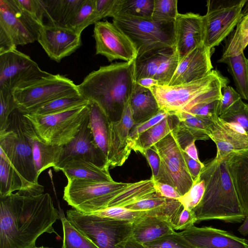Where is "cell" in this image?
Instances as JSON below:
<instances>
[{
  "label": "cell",
  "instance_id": "46",
  "mask_svg": "<svg viewBox=\"0 0 248 248\" xmlns=\"http://www.w3.org/2000/svg\"><path fill=\"white\" fill-rule=\"evenodd\" d=\"M205 182L199 178L190 189L178 199L184 208L189 210L194 209L201 201L205 191Z\"/></svg>",
  "mask_w": 248,
  "mask_h": 248
},
{
  "label": "cell",
  "instance_id": "30",
  "mask_svg": "<svg viewBox=\"0 0 248 248\" xmlns=\"http://www.w3.org/2000/svg\"><path fill=\"white\" fill-rule=\"evenodd\" d=\"M178 122V119L174 114H170L139 135L130 143V149L131 151L143 154L146 150L151 148L168 135L175 127Z\"/></svg>",
  "mask_w": 248,
  "mask_h": 248
},
{
  "label": "cell",
  "instance_id": "3",
  "mask_svg": "<svg viewBox=\"0 0 248 248\" xmlns=\"http://www.w3.org/2000/svg\"><path fill=\"white\" fill-rule=\"evenodd\" d=\"M200 178L205 182V191L199 204L192 211L196 223L217 219L240 223L246 217L228 170L226 158L208 162Z\"/></svg>",
  "mask_w": 248,
  "mask_h": 248
},
{
  "label": "cell",
  "instance_id": "53",
  "mask_svg": "<svg viewBox=\"0 0 248 248\" xmlns=\"http://www.w3.org/2000/svg\"><path fill=\"white\" fill-rule=\"evenodd\" d=\"M154 186L156 192L165 198L178 200L181 196L178 191L170 185L155 181Z\"/></svg>",
  "mask_w": 248,
  "mask_h": 248
},
{
  "label": "cell",
  "instance_id": "24",
  "mask_svg": "<svg viewBox=\"0 0 248 248\" xmlns=\"http://www.w3.org/2000/svg\"><path fill=\"white\" fill-rule=\"evenodd\" d=\"M227 166L244 209L248 217V149L232 152L226 157Z\"/></svg>",
  "mask_w": 248,
  "mask_h": 248
},
{
  "label": "cell",
  "instance_id": "50",
  "mask_svg": "<svg viewBox=\"0 0 248 248\" xmlns=\"http://www.w3.org/2000/svg\"><path fill=\"white\" fill-rule=\"evenodd\" d=\"M120 0H94L95 8L100 18L114 17L117 15Z\"/></svg>",
  "mask_w": 248,
  "mask_h": 248
},
{
  "label": "cell",
  "instance_id": "55",
  "mask_svg": "<svg viewBox=\"0 0 248 248\" xmlns=\"http://www.w3.org/2000/svg\"><path fill=\"white\" fill-rule=\"evenodd\" d=\"M116 248H146L144 245L136 241L131 237L121 242Z\"/></svg>",
  "mask_w": 248,
  "mask_h": 248
},
{
  "label": "cell",
  "instance_id": "44",
  "mask_svg": "<svg viewBox=\"0 0 248 248\" xmlns=\"http://www.w3.org/2000/svg\"><path fill=\"white\" fill-rule=\"evenodd\" d=\"M12 92L5 88L0 89V132L6 130L11 114L18 109Z\"/></svg>",
  "mask_w": 248,
  "mask_h": 248
},
{
  "label": "cell",
  "instance_id": "59",
  "mask_svg": "<svg viewBox=\"0 0 248 248\" xmlns=\"http://www.w3.org/2000/svg\"><path fill=\"white\" fill-rule=\"evenodd\" d=\"M35 248H52L48 247L41 246L40 247H36Z\"/></svg>",
  "mask_w": 248,
  "mask_h": 248
},
{
  "label": "cell",
  "instance_id": "28",
  "mask_svg": "<svg viewBox=\"0 0 248 248\" xmlns=\"http://www.w3.org/2000/svg\"><path fill=\"white\" fill-rule=\"evenodd\" d=\"M129 104L134 124L151 118L160 110L151 90L136 82L129 100Z\"/></svg>",
  "mask_w": 248,
  "mask_h": 248
},
{
  "label": "cell",
  "instance_id": "17",
  "mask_svg": "<svg viewBox=\"0 0 248 248\" xmlns=\"http://www.w3.org/2000/svg\"><path fill=\"white\" fill-rule=\"evenodd\" d=\"M37 41L48 56L58 62L81 45V35L71 28L48 24L41 27Z\"/></svg>",
  "mask_w": 248,
  "mask_h": 248
},
{
  "label": "cell",
  "instance_id": "58",
  "mask_svg": "<svg viewBox=\"0 0 248 248\" xmlns=\"http://www.w3.org/2000/svg\"><path fill=\"white\" fill-rule=\"evenodd\" d=\"M238 231L240 234L244 236L248 234V217L245 218L243 223L239 227Z\"/></svg>",
  "mask_w": 248,
  "mask_h": 248
},
{
  "label": "cell",
  "instance_id": "43",
  "mask_svg": "<svg viewBox=\"0 0 248 248\" xmlns=\"http://www.w3.org/2000/svg\"><path fill=\"white\" fill-rule=\"evenodd\" d=\"M92 214L100 217L135 223L145 216L147 212L133 211L124 207L114 206L108 207Z\"/></svg>",
  "mask_w": 248,
  "mask_h": 248
},
{
  "label": "cell",
  "instance_id": "19",
  "mask_svg": "<svg viewBox=\"0 0 248 248\" xmlns=\"http://www.w3.org/2000/svg\"><path fill=\"white\" fill-rule=\"evenodd\" d=\"M175 47L180 60L203 44V16L191 12L178 15L175 21Z\"/></svg>",
  "mask_w": 248,
  "mask_h": 248
},
{
  "label": "cell",
  "instance_id": "51",
  "mask_svg": "<svg viewBox=\"0 0 248 248\" xmlns=\"http://www.w3.org/2000/svg\"><path fill=\"white\" fill-rule=\"evenodd\" d=\"M196 222L192 211L183 208L178 215L173 227L176 230H184L193 225Z\"/></svg>",
  "mask_w": 248,
  "mask_h": 248
},
{
  "label": "cell",
  "instance_id": "40",
  "mask_svg": "<svg viewBox=\"0 0 248 248\" xmlns=\"http://www.w3.org/2000/svg\"><path fill=\"white\" fill-rule=\"evenodd\" d=\"M227 123L234 125L248 135V104L240 99L219 116Z\"/></svg>",
  "mask_w": 248,
  "mask_h": 248
},
{
  "label": "cell",
  "instance_id": "16",
  "mask_svg": "<svg viewBox=\"0 0 248 248\" xmlns=\"http://www.w3.org/2000/svg\"><path fill=\"white\" fill-rule=\"evenodd\" d=\"M93 37L95 54L105 56L109 62L121 60L135 61L136 50L127 36L115 24L108 21H99L94 24Z\"/></svg>",
  "mask_w": 248,
  "mask_h": 248
},
{
  "label": "cell",
  "instance_id": "31",
  "mask_svg": "<svg viewBox=\"0 0 248 248\" xmlns=\"http://www.w3.org/2000/svg\"><path fill=\"white\" fill-rule=\"evenodd\" d=\"M173 114L178 119L175 128L179 133L191 140L209 139L207 134L213 120L181 110Z\"/></svg>",
  "mask_w": 248,
  "mask_h": 248
},
{
  "label": "cell",
  "instance_id": "5",
  "mask_svg": "<svg viewBox=\"0 0 248 248\" xmlns=\"http://www.w3.org/2000/svg\"><path fill=\"white\" fill-rule=\"evenodd\" d=\"M131 183L68 179L63 200L73 209L91 214L108 208L111 202Z\"/></svg>",
  "mask_w": 248,
  "mask_h": 248
},
{
  "label": "cell",
  "instance_id": "45",
  "mask_svg": "<svg viewBox=\"0 0 248 248\" xmlns=\"http://www.w3.org/2000/svg\"><path fill=\"white\" fill-rule=\"evenodd\" d=\"M167 200V198L162 197L159 193L155 192L124 207L137 211H152L163 205Z\"/></svg>",
  "mask_w": 248,
  "mask_h": 248
},
{
  "label": "cell",
  "instance_id": "6",
  "mask_svg": "<svg viewBox=\"0 0 248 248\" xmlns=\"http://www.w3.org/2000/svg\"><path fill=\"white\" fill-rule=\"evenodd\" d=\"M89 114V103L47 115H23L44 141L51 145L64 146L76 138Z\"/></svg>",
  "mask_w": 248,
  "mask_h": 248
},
{
  "label": "cell",
  "instance_id": "4",
  "mask_svg": "<svg viewBox=\"0 0 248 248\" xmlns=\"http://www.w3.org/2000/svg\"><path fill=\"white\" fill-rule=\"evenodd\" d=\"M31 122L18 109L10 115L5 130L0 132V151L5 155L19 176L22 193L37 195L43 193L39 184L32 155L30 134Z\"/></svg>",
  "mask_w": 248,
  "mask_h": 248
},
{
  "label": "cell",
  "instance_id": "41",
  "mask_svg": "<svg viewBox=\"0 0 248 248\" xmlns=\"http://www.w3.org/2000/svg\"><path fill=\"white\" fill-rule=\"evenodd\" d=\"M177 0H154L152 19L162 22H174L179 13Z\"/></svg>",
  "mask_w": 248,
  "mask_h": 248
},
{
  "label": "cell",
  "instance_id": "9",
  "mask_svg": "<svg viewBox=\"0 0 248 248\" xmlns=\"http://www.w3.org/2000/svg\"><path fill=\"white\" fill-rule=\"evenodd\" d=\"M229 79L218 70H213L207 76L190 82L170 86L156 85L150 89L159 108L170 114L180 111L202 94L228 85Z\"/></svg>",
  "mask_w": 248,
  "mask_h": 248
},
{
  "label": "cell",
  "instance_id": "33",
  "mask_svg": "<svg viewBox=\"0 0 248 248\" xmlns=\"http://www.w3.org/2000/svg\"><path fill=\"white\" fill-rule=\"evenodd\" d=\"M217 62L227 64L237 92L241 98L248 101V62L244 53L235 56L220 58Z\"/></svg>",
  "mask_w": 248,
  "mask_h": 248
},
{
  "label": "cell",
  "instance_id": "49",
  "mask_svg": "<svg viewBox=\"0 0 248 248\" xmlns=\"http://www.w3.org/2000/svg\"><path fill=\"white\" fill-rule=\"evenodd\" d=\"M240 99V95L232 87L226 85L222 89V97L220 100L217 115L219 116L227 111L233 104Z\"/></svg>",
  "mask_w": 248,
  "mask_h": 248
},
{
  "label": "cell",
  "instance_id": "8",
  "mask_svg": "<svg viewBox=\"0 0 248 248\" xmlns=\"http://www.w3.org/2000/svg\"><path fill=\"white\" fill-rule=\"evenodd\" d=\"M66 218L99 248H116L131 236L133 222L86 214L74 209L66 212Z\"/></svg>",
  "mask_w": 248,
  "mask_h": 248
},
{
  "label": "cell",
  "instance_id": "32",
  "mask_svg": "<svg viewBox=\"0 0 248 248\" xmlns=\"http://www.w3.org/2000/svg\"><path fill=\"white\" fill-rule=\"evenodd\" d=\"M89 125L95 141L108 162L110 121L94 102L89 101Z\"/></svg>",
  "mask_w": 248,
  "mask_h": 248
},
{
  "label": "cell",
  "instance_id": "2",
  "mask_svg": "<svg viewBox=\"0 0 248 248\" xmlns=\"http://www.w3.org/2000/svg\"><path fill=\"white\" fill-rule=\"evenodd\" d=\"M135 83L134 61L100 66L78 85L80 93L96 103L110 122L120 119Z\"/></svg>",
  "mask_w": 248,
  "mask_h": 248
},
{
  "label": "cell",
  "instance_id": "48",
  "mask_svg": "<svg viewBox=\"0 0 248 248\" xmlns=\"http://www.w3.org/2000/svg\"><path fill=\"white\" fill-rule=\"evenodd\" d=\"M170 114L169 113L160 109L156 114L151 118L141 123L134 124L130 131L128 139L129 146L130 143L139 135L159 123Z\"/></svg>",
  "mask_w": 248,
  "mask_h": 248
},
{
  "label": "cell",
  "instance_id": "47",
  "mask_svg": "<svg viewBox=\"0 0 248 248\" xmlns=\"http://www.w3.org/2000/svg\"><path fill=\"white\" fill-rule=\"evenodd\" d=\"M20 8L33 20L43 25L44 10L42 0H15Z\"/></svg>",
  "mask_w": 248,
  "mask_h": 248
},
{
  "label": "cell",
  "instance_id": "22",
  "mask_svg": "<svg viewBox=\"0 0 248 248\" xmlns=\"http://www.w3.org/2000/svg\"><path fill=\"white\" fill-rule=\"evenodd\" d=\"M207 135L217 146V159L225 158L232 152L248 149V135L219 116L213 120Z\"/></svg>",
  "mask_w": 248,
  "mask_h": 248
},
{
  "label": "cell",
  "instance_id": "12",
  "mask_svg": "<svg viewBox=\"0 0 248 248\" xmlns=\"http://www.w3.org/2000/svg\"><path fill=\"white\" fill-rule=\"evenodd\" d=\"M12 92L18 109L23 114L51 100L80 94L78 85L72 80L60 74H52Z\"/></svg>",
  "mask_w": 248,
  "mask_h": 248
},
{
  "label": "cell",
  "instance_id": "52",
  "mask_svg": "<svg viewBox=\"0 0 248 248\" xmlns=\"http://www.w3.org/2000/svg\"><path fill=\"white\" fill-rule=\"evenodd\" d=\"M142 155L145 156L151 167L152 172V176L151 178L155 181L158 177L159 171L160 159L159 155L152 147L146 150Z\"/></svg>",
  "mask_w": 248,
  "mask_h": 248
},
{
  "label": "cell",
  "instance_id": "56",
  "mask_svg": "<svg viewBox=\"0 0 248 248\" xmlns=\"http://www.w3.org/2000/svg\"><path fill=\"white\" fill-rule=\"evenodd\" d=\"M195 141H193L189 144L187 145L184 149V151L190 157L197 161H200L198 155L197 150L195 143Z\"/></svg>",
  "mask_w": 248,
  "mask_h": 248
},
{
  "label": "cell",
  "instance_id": "57",
  "mask_svg": "<svg viewBox=\"0 0 248 248\" xmlns=\"http://www.w3.org/2000/svg\"><path fill=\"white\" fill-rule=\"evenodd\" d=\"M135 82L141 86L148 89H151L154 86L158 85V82L156 80L150 78H142Z\"/></svg>",
  "mask_w": 248,
  "mask_h": 248
},
{
  "label": "cell",
  "instance_id": "13",
  "mask_svg": "<svg viewBox=\"0 0 248 248\" xmlns=\"http://www.w3.org/2000/svg\"><path fill=\"white\" fill-rule=\"evenodd\" d=\"M247 1H230L221 4L207 1V12L203 16V44L206 47L212 50L230 35L243 16V9Z\"/></svg>",
  "mask_w": 248,
  "mask_h": 248
},
{
  "label": "cell",
  "instance_id": "15",
  "mask_svg": "<svg viewBox=\"0 0 248 248\" xmlns=\"http://www.w3.org/2000/svg\"><path fill=\"white\" fill-rule=\"evenodd\" d=\"M180 61L175 47L154 49L138 56L134 61L135 82L150 78L158 85H168Z\"/></svg>",
  "mask_w": 248,
  "mask_h": 248
},
{
  "label": "cell",
  "instance_id": "36",
  "mask_svg": "<svg viewBox=\"0 0 248 248\" xmlns=\"http://www.w3.org/2000/svg\"><path fill=\"white\" fill-rule=\"evenodd\" d=\"M0 196L22 190V183L18 174L3 152L0 151Z\"/></svg>",
  "mask_w": 248,
  "mask_h": 248
},
{
  "label": "cell",
  "instance_id": "54",
  "mask_svg": "<svg viewBox=\"0 0 248 248\" xmlns=\"http://www.w3.org/2000/svg\"><path fill=\"white\" fill-rule=\"evenodd\" d=\"M184 156L187 168L195 182L199 178L205 165L201 161H197L190 157L185 153Z\"/></svg>",
  "mask_w": 248,
  "mask_h": 248
},
{
  "label": "cell",
  "instance_id": "20",
  "mask_svg": "<svg viewBox=\"0 0 248 248\" xmlns=\"http://www.w3.org/2000/svg\"><path fill=\"white\" fill-rule=\"evenodd\" d=\"M195 248H248V241L227 231L194 225L180 232Z\"/></svg>",
  "mask_w": 248,
  "mask_h": 248
},
{
  "label": "cell",
  "instance_id": "39",
  "mask_svg": "<svg viewBox=\"0 0 248 248\" xmlns=\"http://www.w3.org/2000/svg\"><path fill=\"white\" fill-rule=\"evenodd\" d=\"M154 5V0H121L115 16L124 15L152 19Z\"/></svg>",
  "mask_w": 248,
  "mask_h": 248
},
{
  "label": "cell",
  "instance_id": "26",
  "mask_svg": "<svg viewBox=\"0 0 248 248\" xmlns=\"http://www.w3.org/2000/svg\"><path fill=\"white\" fill-rule=\"evenodd\" d=\"M174 232L172 224L167 220L146 214L134 223L131 237L144 244Z\"/></svg>",
  "mask_w": 248,
  "mask_h": 248
},
{
  "label": "cell",
  "instance_id": "21",
  "mask_svg": "<svg viewBox=\"0 0 248 248\" xmlns=\"http://www.w3.org/2000/svg\"><path fill=\"white\" fill-rule=\"evenodd\" d=\"M211 49L204 44L180 60L168 86L190 82L202 78L213 70Z\"/></svg>",
  "mask_w": 248,
  "mask_h": 248
},
{
  "label": "cell",
  "instance_id": "42",
  "mask_svg": "<svg viewBox=\"0 0 248 248\" xmlns=\"http://www.w3.org/2000/svg\"><path fill=\"white\" fill-rule=\"evenodd\" d=\"M143 245L146 248H195L180 232H175Z\"/></svg>",
  "mask_w": 248,
  "mask_h": 248
},
{
  "label": "cell",
  "instance_id": "37",
  "mask_svg": "<svg viewBox=\"0 0 248 248\" xmlns=\"http://www.w3.org/2000/svg\"><path fill=\"white\" fill-rule=\"evenodd\" d=\"M60 215L63 234L62 248H99L70 223L62 211Z\"/></svg>",
  "mask_w": 248,
  "mask_h": 248
},
{
  "label": "cell",
  "instance_id": "10",
  "mask_svg": "<svg viewBox=\"0 0 248 248\" xmlns=\"http://www.w3.org/2000/svg\"><path fill=\"white\" fill-rule=\"evenodd\" d=\"M152 147L160 159L159 173L155 181L172 186L183 196L190 189L194 181L187 168L185 152L178 142L174 128Z\"/></svg>",
  "mask_w": 248,
  "mask_h": 248
},
{
  "label": "cell",
  "instance_id": "60",
  "mask_svg": "<svg viewBox=\"0 0 248 248\" xmlns=\"http://www.w3.org/2000/svg\"></svg>",
  "mask_w": 248,
  "mask_h": 248
},
{
  "label": "cell",
  "instance_id": "34",
  "mask_svg": "<svg viewBox=\"0 0 248 248\" xmlns=\"http://www.w3.org/2000/svg\"><path fill=\"white\" fill-rule=\"evenodd\" d=\"M248 45V12L245 13L230 34L224 46L221 58L239 55Z\"/></svg>",
  "mask_w": 248,
  "mask_h": 248
},
{
  "label": "cell",
  "instance_id": "35",
  "mask_svg": "<svg viewBox=\"0 0 248 248\" xmlns=\"http://www.w3.org/2000/svg\"><path fill=\"white\" fill-rule=\"evenodd\" d=\"M89 103V101L81 94H78L51 100L32 108L27 113L47 115L62 111L78 106L87 105Z\"/></svg>",
  "mask_w": 248,
  "mask_h": 248
},
{
  "label": "cell",
  "instance_id": "11",
  "mask_svg": "<svg viewBox=\"0 0 248 248\" xmlns=\"http://www.w3.org/2000/svg\"><path fill=\"white\" fill-rule=\"evenodd\" d=\"M42 26L15 0H0V53L37 41Z\"/></svg>",
  "mask_w": 248,
  "mask_h": 248
},
{
  "label": "cell",
  "instance_id": "14",
  "mask_svg": "<svg viewBox=\"0 0 248 248\" xmlns=\"http://www.w3.org/2000/svg\"><path fill=\"white\" fill-rule=\"evenodd\" d=\"M51 74L42 70L30 57L17 49L0 53V89L13 91Z\"/></svg>",
  "mask_w": 248,
  "mask_h": 248
},
{
  "label": "cell",
  "instance_id": "23",
  "mask_svg": "<svg viewBox=\"0 0 248 248\" xmlns=\"http://www.w3.org/2000/svg\"><path fill=\"white\" fill-rule=\"evenodd\" d=\"M75 157L82 158L100 167L108 166L106 159L96 144L92 132L89 116L76 138L63 146L62 158L53 169L55 170L60 165Z\"/></svg>",
  "mask_w": 248,
  "mask_h": 248
},
{
  "label": "cell",
  "instance_id": "25",
  "mask_svg": "<svg viewBox=\"0 0 248 248\" xmlns=\"http://www.w3.org/2000/svg\"><path fill=\"white\" fill-rule=\"evenodd\" d=\"M108 166L100 167L79 157H73L55 170H62L67 179H82L98 181H113Z\"/></svg>",
  "mask_w": 248,
  "mask_h": 248
},
{
  "label": "cell",
  "instance_id": "29",
  "mask_svg": "<svg viewBox=\"0 0 248 248\" xmlns=\"http://www.w3.org/2000/svg\"><path fill=\"white\" fill-rule=\"evenodd\" d=\"M46 24L69 26L84 0H42Z\"/></svg>",
  "mask_w": 248,
  "mask_h": 248
},
{
  "label": "cell",
  "instance_id": "1",
  "mask_svg": "<svg viewBox=\"0 0 248 248\" xmlns=\"http://www.w3.org/2000/svg\"><path fill=\"white\" fill-rule=\"evenodd\" d=\"M60 219L48 193L0 196V248H35L42 234L58 235L53 225Z\"/></svg>",
  "mask_w": 248,
  "mask_h": 248
},
{
  "label": "cell",
  "instance_id": "18",
  "mask_svg": "<svg viewBox=\"0 0 248 248\" xmlns=\"http://www.w3.org/2000/svg\"><path fill=\"white\" fill-rule=\"evenodd\" d=\"M134 124L128 100L120 119L109 124L107 162L109 168L122 166L129 156L131 150L128 139Z\"/></svg>",
  "mask_w": 248,
  "mask_h": 248
},
{
  "label": "cell",
  "instance_id": "27",
  "mask_svg": "<svg viewBox=\"0 0 248 248\" xmlns=\"http://www.w3.org/2000/svg\"><path fill=\"white\" fill-rule=\"evenodd\" d=\"M30 140L35 168L39 176L46 169L57 166L62 158L63 146L46 143L38 135L34 127L30 134Z\"/></svg>",
  "mask_w": 248,
  "mask_h": 248
},
{
  "label": "cell",
  "instance_id": "7",
  "mask_svg": "<svg viewBox=\"0 0 248 248\" xmlns=\"http://www.w3.org/2000/svg\"><path fill=\"white\" fill-rule=\"evenodd\" d=\"M112 21L131 41L137 57L157 48L175 47L174 22H162L124 15L115 16Z\"/></svg>",
  "mask_w": 248,
  "mask_h": 248
},
{
  "label": "cell",
  "instance_id": "38",
  "mask_svg": "<svg viewBox=\"0 0 248 248\" xmlns=\"http://www.w3.org/2000/svg\"><path fill=\"white\" fill-rule=\"evenodd\" d=\"M100 19L95 8L94 0H84L68 27L81 35L85 28Z\"/></svg>",
  "mask_w": 248,
  "mask_h": 248
}]
</instances>
